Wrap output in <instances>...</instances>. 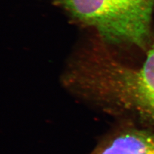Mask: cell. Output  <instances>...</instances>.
<instances>
[{
    "label": "cell",
    "mask_w": 154,
    "mask_h": 154,
    "mask_svg": "<svg viewBox=\"0 0 154 154\" xmlns=\"http://www.w3.org/2000/svg\"><path fill=\"white\" fill-rule=\"evenodd\" d=\"M66 79L87 98L154 126V42L139 67L118 60L103 44L92 47L74 60Z\"/></svg>",
    "instance_id": "6da1fadb"
},
{
    "label": "cell",
    "mask_w": 154,
    "mask_h": 154,
    "mask_svg": "<svg viewBox=\"0 0 154 154\" xmlns=\"http://www.w3.org/2000/svg\"><path fill=\"white\" fill-rule=\"evenodd\" d=\"M93 154H154V132L126 129L105 139Z\"/></svg>",
    "instance_id": "3957f363"
},
{
    "label": "cell",
    "mask_w": 154,
    "mask_h": 154,
    "mask_svg": "<svg viewBox=\"0 0 154 154\" xmlns=\"http://www.w3.org/2000/svg\"><path fill=\"white\" fill-rule=\"evenodd\" d=\"M75 20L93 28L105 44L146 49L152 38L154 0H56Z\"/></svg>",
    "instance_id": "7a4b0ae2"
}]
</instances>
